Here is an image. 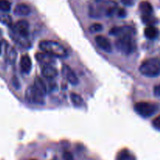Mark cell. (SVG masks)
<instances>
[{
	"instance_id": "obj_22",
	"label": "cell",
	"mask_w": 160,
	"mask_h": 160,
	"mask_svg": "<svg viewBox=\"0 0 160 160\" xmlns=\"http://www.w3.org/2000/svg\"><path fill=\"white\" fill-rule=\"evenodd\" d=\"M142 20L144 23H154V18L152 17V15H143L142 16Z\"/></svg>"
},
{
	"instance_id": "obj_19",
	"label": "cell",
	"mask_w": 160,
	"mask_h": 160,
	"mask_svg": "<svg viewBox=\"0 0 160 160\" xmlns=\"http://www.w3.org/2000/svg\"><path fill=\"white\" fill-rule=\"evenodd\" d=\"M11 9V3L8 0H0V10L9 12Z\"/></svg>"
},
{
	"instance_id": "obj_25",
	"label": "cell",
	"mask_w": 160,
	"mask_h": 160,
	"mask_svg": "<svg viewBox=\"0 0 160 160\" xmlns=\"http://www.w3.org/2000/svg\"><path fill=\"white\" fill-rule=\"evenodd\" d=\"M117 14H118V16L120 17V18H123V17H126V15H127L126 10L123 9H119L118 12H117Z\"/></svg>"
},
{
	"instance_id": "obj_17",
	"label": "cell",
	"mask_w": 160,
	"mask_h": 160,
	"mask_svg": "<svg viewBox=\"0 0 160 160\" xmlns=\"http://www.w3.org/2000/svg\"><path fill=\"white\" fill-rule=\"evenodd\" d=\"M70 100H71L72 103L74 105L77 107H82L84 106V102L83 100V98H81V96H80L79 95L76 93H71L70 95Z\"/></svg>"
},
{
	"instance_id": "obj_6",
	"label": "cell",
	"mask_w": 160,
	"mask_h": 160,
	"mask_svg": "<svg viewBox=\"0 0 160 160\" xmlns=\"http://www.w3.org/2000/svg\"><path fill=\"white\" fill-rule=\"evenodd\" d=\"M109 34L116 37H122L126 35L134 36L135 34V31L132 27L125 25L121 27H113L112 29H110Z\"/></svg>"
},
{
	"instance_id": "obj_24",
	"label": "cell",
	"mask_w": 160,
	"mask_h": 160,
	"mask_svg": "<svg viewBox=\"0 0 160 160\" xmlns=\"http://www.w3.org/2000/svg\"><path fill=\"white\" fill-rule=\"evenodd\" d=\"M63 160H73V156L71 152H65L62 155Z\"/></svg>"
},
{
	"instance_id": "obj_29",
	"label": "cell",
	"mask_w": 160,
	"mask_h": 160,
	"mask_svg": "<svg viewBox=\"0 0 160 160\" xmlns=\"http://www.w3.org/2000/svg\"><path fill=\"white\" fill-rule=\"evenodd\" d=\"M2 52V46H1V44H0V55H1Z\"/></svg>"
},
{
	"instance_id": "obj_3",
	"label": "cell",
	"mask_w": 160,
	"mask_h": 160,
	"mask_svg": "<svg viewBox=\"0 0 160 160\" xmlns=\"http://www.w3.org/2000/svg\"><path fill=\"white\" fill-rule=\"evenodd\" d=\"M115 45L120 52L125 55L131 54L135 50L136 48L134 36L132 35L118 37V38L115 42Z\"/></svg>"
},
{
	"instance_id": "obj_27",
	"label": "cell",
	"mask_w": 160,
	"mask_h": 160,
	"mask_svg": "<svg viewBox=\"0 0 160 160\" xmlns=\"http://www.w3.org/2000/svg\"><path fill=\"white\" fill-rule=\"evenodd\" d=\"M154 94L156 96L160 97V84L156 85V87L154 88Z\"/></svg>"
},
{
	"instance_id": "obj_28",
	"label": "cell",
	"mask_w": 160,
	"mask_h": 160,
	"mask_svg": "<svg viewBox=\"0 0 160 160\" xmlns=\"http://www.w3.org/2000/svg\"><path fill=\"white\" fill-rule=\"evenodd\" d=\"M103 1H104V0H95L96 2H103Z\"/></svg>"
},
{
	"instance_id": "obj_4",
	"label": "cell",
	"mask_w": 160,
	"mask_h": 160,
	"mask_svg": "<svg viewBox=\"0 0 160 160\" xmlns=\"http://www.w3.org/2000/svg\"><path fill=\"white\" fill-rule=\"evenodd\" d=\"M158 109V106L156 105L152 104L146 102H140L134 105V110L141 117H150L154 115Z\"/></svg>"
},
{
	"instance_id": "obj_15",
	"label": "cell",
	"mask_w": 160,
	"mask_h": 160,
	"mask_svg": "<svg viewBox=\"0 0 160 160\" xmlns=\"http://www.w3.org/2000/svg\"><path fill=\"white\" fill-rule=\"evenodd\" d=\"M158 34H159V31L155 27L148 26L145 29V35L147 38L152 40L158 37Z\"/></svg>"
},
{
	"instance_id": "obj_26",
	"label": "cell",
	"mask_w": 160,
	"mask_h": 160,
	"mask_svg": "<svg viewBox=\"0 0 160 160\" xmlns=\"http://www.w3.org/2000/svg\"><path fill=\"white\" fill-rule=\"evenodd\" d=\"M122 2L123 4H124L125 6H133L134 4V0H120Z\"/></svg>"
},
{
	"instance_id": "obj_10",
	"label": "cell",
	"mask_w": 160,
	"mask_h": 160,
	"mask_svg": "<svg viewBox=\"0 0 160 160\" xmlns=\"http://www.w3.org/2000/svg\"><path fill=\"white\" fill-rule=\"evenodd\" d=\"M20 70L23 73H30V71L31 70V67H32V62L28 55H23L21 56L20 61Z\"/></svg>"
},
{
	"instance_id": "obj_5",
	"label": "cell",
	"mask_w": 160,
	"mask_h": 160,
	"mask_svg": "<svg viewBox=\"0 0 160 160\" xmlns=\"http://www.w3.org/2000/svg\"><path fill=\"white\" fill-rule=\"evenodd\" d=\"M44 95H42L37 89L34 88V85L29 86L27 88L25 92V98L28 102L34 103V104L42 105L45 103V98Z\"/></svg>"
},
{
	"instance_id": "obj_11",
	"label": "cell",
	"mask_w": 160,
	"mask_h": 160,
	"mask_svg": "<svg viewBox=\"0 0 160 160\" xmlns=\"http://www.w3.org/2000/svg\"><path fill=\"white\" fill-rule=\"evenodd\" d=\"M42 73L47 79H53L58 75V70L51 64H47V65H43Z\"/></svg>"
},
{
	"instance_id": "obj_16",
	"label": "cell",
	"mask_w": 160,
	"mask_h": 160,
	"mask_svg": "<svg viewBox=\"0 0 160 160\" xmlns=\"http://www.w3.org/2000/svg\"><path fill=\"white\" fill-rule=\"evenodd\" d=\"M139 9L142 11L143 15H152V6L150 4V2L147 1H143L139 5Z\"/></svg>"
},
{
	"instance_id": "obj_1",
	"label": "cell",
	"mask_w": 160,
	"mask_h": 160,
	"mask_svg": "<svg viewBox=\"0 0 160 160\" xmlns=\"http://www.w3.org/2000/svg\"><path fill=\"white\" fill-rule=\"evenodd\" d=\"M39 48L42 52L51 55L53 57L63 58L67 56V50L59 42L52 40H43L39 43Z\"/></svg>"
},
{
	"instance_id": "obj_7",
	"label": "cell",
	"mask_w": 160,
	"mask_h": 160,
	"mask_svg": "<svg viewBox=\"0 0 160 160\" xmlns=\"http://www.w3.org/2000/svg\"><path fill=\"white\" fill-rule=\"evenodd\" d=\"M62 73L64 78L73 85H77L79 83V80H78V77L69 66L66 65V64L62 65Z\"/></svg>"
},
{
	"instance_id": "obj_21",
	"label": "cell",
	"mask_w": 160,
	"mask_h": 160,
	"mask_svg": "<svg viewBox=\"0 0 160 160\" xmlns=\"http://www.w3.org/2000/svg\"><path fill=\"white\" fill-rule=\"evenodd\" d=\"M7 56H8V58H9V61L12 62H13L14 61H15L16 57H17V54H16L15 50H14L12 48H9V52H7Z\"/></svg>"
},
{
	"instance_id": "obj_18",
	"label": "cell",
	"mask_w": 160,
	"mask_h": 160,
	"mask_svg": "<svg viewBox=\"0 0 160 160\" xmlns=\"http://www.w3.org/2000/svg\"><path fill=\"white\" fill-rule=\"evenodd\" d=\"M118 160H135L134 156L127 150H123L119 154Z\"/></svg>"
},
{
	"instance_id": "obj_20",
	"label": "cell",
	"mask_w": 160,
	"mask_h": 160,
	"mask_svg": "<svg viewBox=\"0 0 160 160\" xmlns=\"http://www.w3.org/2000/svg\"><path fill=\"white\" fill-rule=\"evenodd\" d=\"M102 28L103 27L101 23H95L89 27V31H90L91 33H97L99 32V31H102Z\"/></svg>"
},
{
	"instance_id": "obj_23",
	"label": "cell",
	"mask_w": 160,
	"mask_h": 160,
	"mask_svg": "<svg viewBox=\"0 0 160 160\" xmlns=\"http://www.w3.org/2000/svg\"><path fill=\"white\" fill-rule=\"evenodd\" d=\"M152 125L156 129L160 130V116L156 117L154 120L152 121Z\"/></svg>"
},
{
	"instance_id": "obj_13",
	"label": "cell",
	"mask_w": 160,
	"mask_h": 160,
	"mask_svg": "<svg viewBox=\"0 0 160 160\" xmlns=\"http://www.w3.org/2000/svg\"><path fill=\"white\" fill-rule=\"evenodd\" d=\"M13 12L16 15L25 17V16H28L31 13V9L28 5L24 4V3H20V4L16 6Z\"/></svg>"
},
{
	"instance_id": "obj_30",
	"label": "cell",
	"mask_w": 160,
	"mask_h": 160,
	"mask_svg": "<svg viewBox=\"0 0 160 160\" xmlns=\"http://www.w3.org/2000/svg\"><path fill=\"white\" fill-rule=\"evenodd\" d=\"M31 160H37V159H31Z\"/></svg>"
},
{
	"instance_id": "obj_2",
	"label": "cell",
	"mask_w": 160,
	"mask_h": 160,
	"mask_svg": "<svg viewBox=\"0 0 160 160\" xmlns=\"http://www.w3.org/2000/svg\"><path fill=\"white\" fill-rule=\"evenodd\" d=\"M141 73L148 78H155L160 74V62L156 58L145 60L139 67Z\"/></svg>"
},
{
	"instance_id": "obj_8",
	"label": "cell",
	"mask_w": 160,
	"mask_h": 160,
	"mask_svg": "<svg viewBox=\"0 0 160 160\" xmlns=\"http://www.w3.org/2000/svg\"><path fill=\"white\" fill-rule=\"evenodd\" d=\"M97 45L106 52H112V45L110 41L107 38L102 35H98L95 38Z\"/></svg>"
},
{
	"instance_id": "obj_12",
	"label": "cell",
	"mask_w": 160,
	"mask_h": 160,
	"mask_svg": "<svg viewBox=\"0 0 160 160\" xmlns=\"http://www.w3.org/2000/svg\"><path fill=\"white\" fill-rule=\"evenodd\" d=\"M35 58L39 62H42L43 65L53 63V56L45 52L36 53Z\"/></svg>"
},
{
	"instance_id": "obj_14",
	"label": "cell",
	"mask_w": 160,
	"mask_h": 160,
	"mask_svg": "<svg viewBox=\"0 0 160 160\" xmlns=\"http://www.w3.org/2000/svg\"><path fill=\"white\" fill-rule=\"evenodd\" d=\"M34 86L39 92H40L42 95H43L44 96H45V95L47 94V87L45 83L44 82L43 80L40 78V77H37L34 80Z\"/></svg>"
},
{
	"instance_id": "obj_9",
	"label": "cell",
	"mask_w": 160,
	"mask_h": 160,
	"mask_svg": "<svg viewBox=\"0 0 160 160\" xmlns=\"http://www.w3.org/2000/svg\"><path fill=\"white\" fill-rule=\"evenodd\" d=\"M14 29L22 37H28L29 34V23L27 20H20L16 23Z\"/></svg>"
}]
</instances>
